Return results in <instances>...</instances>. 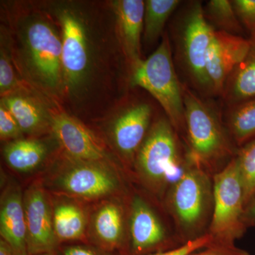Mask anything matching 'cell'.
<instances>
[{"label": "cell", "instance_id": "2e32d148", "mask_svg": "<svg viewBox=\"0 0 255 255\" xmlns=\"http://www.w3.org/2000/svg\"><path fill=\"white\" fill-rule=\"evenodd\" d=\"M117 33L130 73L142 63L141 38L143 33L145 1L119 0L114 1Z\"/></svg>", "mask_w": 255, "mask_h": 255}, {"label": "cell", "instance_id": "52a82bcc", "mask_svg": "<svg viewBox=\"0 0 255 255\" xmlns=\"http://www.w3.org/2000/svg\"><path fill=\"white\" fill-rule=\"evenodd\" d=\"M49 178L55 192L72 199L97 200L122 192L123 184L114 164L87 162L64 155Z\"/></svg>", "mask_w": 255, "mask_h": 255}, {"label": "cell", "instance_id": "5bb4252c", "mask_svg": "<svg viewBox=\"0 0 255 255\" xmlns=\"http://www.w3.org/2000/svg\"><path fill=\"white\" fill-rule=\"evenodd\" d=\"M251 46L249 37L215 31L206 55V74L213 95L221 97L225 85Z\"/></svg>", "mask_w": 255, "mask_h": 255}, {"label": "cell", "instance_id": "1f68e13d", "mask_svg": "<svg viewBox=\"0 0 255 255\" xmlns=\"http://www.w3.org/2000/svg\"><path fill=\"white\" fill-rule=\"evenodd\" d=\"M243 221L247 228H255V197L246 206L243 216Z\"/></svg>", "mask_w": 255, "mask_h": 255}, {"label": "cell", "instance_id": "9c48e42d", "mask_svg": "<svg viewBox=\"0 0 255 255\" xmlns=\"http://www.w3.org/2000/svg\"><path fill=\"white\" fill-rule=\"evenodd\" d=\"M183 245L172 222L140 194L129 199L128 255H150L175 249Z\"/></svg>", "mask_w": 255, "mask_h": 255}, {"label": "cell", "instance_id": "7402d4cb", "mask_svg": "<svg viewBox=\"0 0 255 255\" xmlns=\"http://www.w3.org/2000/svg\"><path fill=\"white\" fill-rule=\"evenodd\" d=\"M223 122L237 148L255 139V98L227 107Z\"/></svg>", "mask_w": 255, "mask_h": 255}, {"label": "cell", "instance_id": "4dcf8cb0", "mask_svg": "<svg viewBox=\"0 0 255 255\" xmlns=\"http://www.w3.org/2000/svg\"><path fill=\"white\" fill-rule=\"evenodd\" d=\"M188 255H251L249 253L233 246H209Z\"/></svg>", "mask_w": 255, "mask_h": 255}, {"label": "cell", "instance_id": "7c38bea8", "mask_svg": "<svg viewBox=\"0 0 255 255\" xmlns=\"http://www.w3.org/2000/svg\"><path fill=\"white\" fill-rule=\"evenodd\" d=\"M153 109L144 102H132L114 119L111 137L114 148L124 164L132 171L134 161L152 122Z\"/></svg>", "mask_w": 255, "mask_h": 255}, {"label": "cell", "instance_id": "603a6c76", "mask_svg": "<svg viewBox=\"0 0 255 255\" xmlns=\"http://www.w3.org/2000/svg\"><path fill=\"white\" fill-rule=\"evenodd\" d=\"M179 0L145 1L142 40L147 46H153L164 36V27L182 4Z\"/></svg>", "mask_w": 255, "mask_h": 255}, {"label": "cell", "instance_id": "44dd1931", "mask_svg": "<svg viewBox=\"0 0 255 255\" xmlns=\"http://www.w3.org/2000/svg\"><path fill=\"white\" fill-rule=\"evenodd\" d=\"M49 152L46 142L35 138L12 140L3 150L7 165L19 173H29L39 169L48 159Z\"/></svg>", "mask_w": 255, "mask_h": 255}, {"label": "cell", "instance_id": "5b68a950", "mask_svg": "<svg viewBox=\"0 0 255 255\" xmlns=\"http://www.w3.org/2000/svg\"><path fill=\"white\" fill-rule=\"evenodd\" d=\"M189 155L185 144L166 117L153 122L140 146L132 172L142 187L162 206L168 188L181 177Z\"/></svg>", "mask_w": 255, "mask_h": 255}, {"label": "cell", "instance_id": "6da1fadb", "mask_svg": "<svg viewBox=\"0 0 255 255\" xmlns=\"http://www.w3.org/2000/svg\"><path fill=\"white\" fill-rule=\"evenodd\" d=\"M14 59L24 81L38 93L58 100L65 92L62 37L48 16L32 13L16 25Z\"/></svg>", "mask_w": 255, "mask_h": 255}, {"label": "cell", "instance_id": "ffe728a7", "mask_svg": "<svg viewBox=\"0 0 255 255\" xmlns=\"http://www.w3.org/2000/svg\"><path fill=\"white\" fill-rule=\"evenodd\" d=\"M249 38L250 49L230 75L221 96L227 107L255 98V33Z\"/></svg>", "mask_w": 255, "mask_h": 255}, {"label": "cell", "instance_id": "9a60e30c", "mask_svg": "<svg viewBox=\"0 0 255 255\" xmlns=\"http://www.w3.org/2000/svg\"><path fill=\"white\" fill-rule=\"evenodd\" d=\"M51 131L69 158L110 164V155L98 137L76 119L65 113L53 115Z\"/></svg>", "mask_w": 255, "mask_h": 255}, {"label": "cell", "instance_id": "f546056e", "mask_svg": "<svg viewBox=\"0 0 255 255\" xmlns=\"http://www.w3.org/2000/svg\"><path fill=\"white\" fill-rule=\"evenodd\" d=\"M212 243V238L209 234H206L200 238L189 242L183 246L170 250V251L161 252L150 255H188L194 252L205 248Z\"/></svg>", "mask_w": 255, "mask_h": 255}, {"label": "cell", "instance_id": "484cf974", "mask_svg": "<svg viewBox=\"0 0 255 255\" xmlns=\"http://www.w3.org/2000/svg\"><path fill=\"white\" fill-rule=\"evenodd\" d=\"M4 48L1 47L0 55V93L2 97L21 90L14 71V63L9 51Z\"/></svg>", "mask_w": 255, "mask_h": 255}, {"label": "cell", "instance_id": "30bf717a", "mask_svg": "<svg viewBox=\"0 0 255 255\" xmlns=\"http://www.w3.org/2000/svg\"><path fill=\"white\" fill-rule=\"evenodd\" d=\"M61 27L62 63L65 91L75 92L86 80L90 67V49L86 25L76 10L57 9Z\"/></svg>", "mask_w": 255, "mask_h": 255}, {"label": "cell", "instance_id": "ba28073f", "mask_svg": "<svg viewBox=\"0 0 255 255\" xmlns=\"http://www.w3.org/2000/svg\"><path fill=\"white\" fill-rule=\"evenodd\" d=\"M213 180L214 212L208 231L212 238L210 246H233L248 229L243 221L244 189L236 157L215 174Z\"/></svg>", "mask_w": 255, "mask_h": 255}, {"label": "cell", "instance_id": "cb8c5ba5", "mask_svg": "<svg viewBox=\"0 0 255 255\" xmlns=\"http://www.w3.org/2000/svg\"><path fill=\"white\" fill-rule=\"evenodd\" d=\"M203 8L206 21L215 31L244 36L246 29L236 15L232 1L210 0Z\"/></svg>", "mask_w": 255, "mask_h": 255}, {"label": "cell", "instance_id": "836d02e7", "mask_svg": "<svg viewBox=\"0 0 255 255\" xmlns=\"http://www.w3.org/2000/svg\"><path fill=\"white\" fill-rule=\"evenodd\" d=\"M38 255H55V253H45V254Z\"/></svg>", "mask_w": 255, "mask_h": 255}, {"label": "cell", "instance_id": "83f0119b", "mask_svg": "<svg viewBox=\"0 0 255 255\" xmlns=\"http://www.w3.org/2000/svg\"><path fill=\"white\" fill-rule=\"evenodd\" d=\"M232 4L245 29L250 35L255 33V0H233Z\"/></svg>", "mask_w": 255, "mask_h": 255}, {"label": "cell", "instance_id": "8fae6325", "mask_svg": "<svg viewBox=\"0 0 255 255\" xmlns=\"http://www.w3.org/2000/svg\"><path fill=\"white\" fill-rule=\"evenodd\" d=\"M28 255L53 253L60 246L53 224V203L43 183H32L23 193Z\"/></svg>", "mask_w": 255, "mask_h": 255}, {"label": "cell", "instance_id": "7a4b0ae2", "mask_svg": "<svg viewBox=\"0 0 255 255\" xmlns=\"http://www.w3.org/2000/svg\"><path fill=\"white\" fill-rule=\"evenodd\" d=\"M183 84V83H182ZM184 132L188 155L212 176L227 166L237 153L222 116L202 97L183 84Z\"/></svg>", "mask_w": 255, "mask_h": 255}, {"label": "cell", "instance_id": "d6a6232c", "mask_svg": "<svg viewBox=\"0 0 255 255\" xmlns=\"http://www.w3.org/2000/svg\"><path fill=\"white\" fill-rule=\"evenodd\" d=\"M0 255H14L11 246L1 238L0 240Z\"/></svg>", "mask_w": 255, "mask_h": 255}, {"label": "cell", "instance_id": "ac0fdd59", "mask_svg": "<svg viewBox=\"0 0 255 255\" xmlns=\"http://www.w3.org/2000/svg\"><path fill=\"white\" fill-rule=\"evenodd\" d=\"M1 103L16 119L23 133L39 135L51 130L53 115L35 97L21 90L4 96Z\"/></svg>", "mask_w": 255, "mask_h": 255}, {"label": "cell", "instance_id": "d4e9b609", "mask_svg": "<svg viewBox=\"0 0 255 255\" xmlns=\"http://www.w3.org/2000/svg\"><path fill=\"white\" fill-rule=\"evenodd\" d=\"M236 159L244 189L246 207L255 197V139L238 149Z\"/></svg>", "mask_w": 255, "mask_h": 255}, {"label": "cell", "instance_id": "d6986e66", "mask_svg": "<svg viewBox=\"0 0 255 255\" xmlns=\"http://www.w3.org/2000/svg\"><path fill=\"white\" fill-rule=\"evenodd\" d=\"M53 224L55 235L60 244L82 242L89 243L90 219L80 204L71 200L53 204Z\"/></svg>", "mask_w": 255, "mask_h": 255}, {"label": "cell", "instance_id": "f1b7e54d", "mask_svg": "<svg viewBox=\"0 0 255 255\" xmlns=\"http://www.w3.org/2000/svg\"><path fill=\"white\" fill-rule=\"evenodd\" d=\"M55 253V255H122L84 243L60 244Z\"/></svg>", "mask_w": 255, "mask_h": 255}, {"label": "cell", "instance_id": "277c9868", "mask_svg": "<svg viewBox=\"0 0 255 255\" xmlns=\"http://www.w3.org/2000/svg\"><path fill=\"white\" fill-rule=\"evenodd\" d=\"M213 177L189 156L184 172L166 192L162 206L182 245L209 231L214 212Z\"/></svg>", "mask_w": 255, "mask_h": 255}, {"label": "cell", "instance_id": "3957f363", "mask_svg": "<svg viewBox=\"0 0 255 255\" xmlns=\"http://www.w3.org/2000/svg\"><path fill=\"white\" fill-rule=\"evenodd\" d=\"M174 14L168 35L179 76L199 95L214 96L206 74V55L214 29L206 21L202 2L186 1Z\"/></svg>", "mask_w": 255, "mask_h": 255}, {"label": "cell", "instance_id": "4316f807", "mask_svg": "<svg viewBox=\"0 0 255 255\" xmlns=\"http://www.w3.org/2000/svg\"><path fill=\"white\" fill-rule=\"evenodd\" d=\"M23 131L9 110L0 102V137L1 140H18L23 136Z\"/></svg>", "mask_w": 255, "mask_h": 255}, {"label": "cell", "instance_id": "e0dca14e", "mask_svg": "<svg viewBox=\"0 0 255 255\" xmlns=\"http://www.w3.org/2000/svg\"><path fill=\"white\" fill-rule=\"evenodd\" d=\"M0 234L11 246L14 255H28L23 194L14 183L8 184L1 193Z\"/></svg>", "mask_w": 255, "mask_h": 255}, {"label": "cell", "instance_id": "4fadbf2b", "mask_svg": "<svg viewBox=\"0 0 255 255\" xmlns=\"http://www.w3.org/2000/svg\"><path fill=\"white\" fill-rule=\"evenodd\" d=\"M128 205L119 199L100 204L90 217V244L111 253L128 255Z\"/></svg>", "mask_w": 255, "mask_h": 255}, {"label": "cell", "instance_id": "8992f818", "mask_svg": "<svg viewBox=\"0 0 255 255\" xmlns=\"http://www.w3.org/2000/svg\"><path fill=\"white\" fill-rule=\"evenodd\" d=\"M130 82L132 87H140L154 97L182 139L184 132L183 84L174 65L167 32L164 33L155 51L130 73Z\"/></svg>", "mask_w": 255, "mask_h": 255}]
</instances>
